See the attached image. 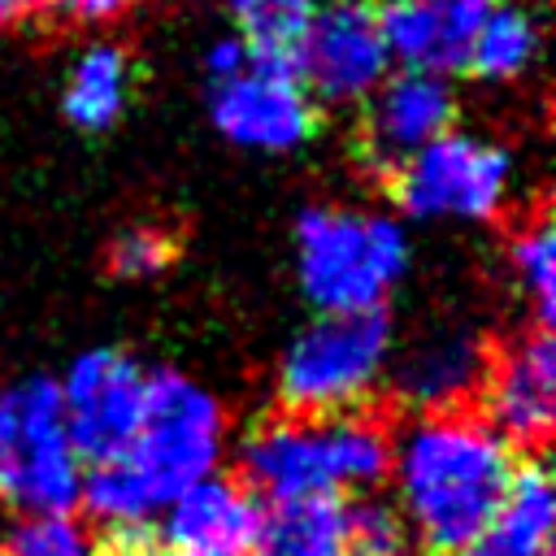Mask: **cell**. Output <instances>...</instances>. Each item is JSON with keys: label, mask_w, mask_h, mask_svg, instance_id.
<instances>
[{"label": "cell", "mask_w": 556, "mask_h": 556, "mask_svg": "<svg viewBox=\"0 0 556 556\" xmlns=\"http://www.w3.org/2000/svg\"><path fill=\"white\" fill-rule=\"evenodd\" d=\"M52 0H0V30H17L26 22H35Z\"/></svg>", "instance_id": "4316f807"}, {"label": "cell", "mask_w": 556, "mask_h": 556, "mask_svg": "<svg viewBox=\"0 0 556 556\" xmlns=\"http://www.w3.org/2000/svg\"><path fill=\"white\" fill-rule=\"evenodd\" d=\"M317 0H230L235 39L261 65L295 70V52L308 35Z\"/></svg>", "instance_id": "d6986e66"}, {"label": "cell", "mask_w": 556, "mask_h": 556, "mask_svg": "<svg viewBox=\"0 0 556 556\" xmlns=\"http://www.w3.org/2000/svg\"><path fill=\"white\" fill-rule=\"evenodd\" d=\"M408 269V235L369 208L317 204L295 222V274L317 313H369Z\"/></svg>", "instance_id": "277c9868"}, {"label": "cell", "mask_w": 556, "mask_h": 556, "mask_svg": "<svg viewBox=\"0 0 556 556\" xmlns=\"http://www.w3.org/2000/svg\"><path fill=\"white\" fill-rule=\"evenodd\" d=\"M252 556H348V504L330 495L269 504Z\"/></svg>", "instance_id": "e0dca14e"}, {"label": "cell", "mask_w": 556, "mask_h": 556, "mask_svg": "<svg viewBox=\"0 0 556 556\" xmlns=\"http://www.w3.org/2000/svg\"><path fill=\"white\" fill-rule=\"evenodd\" d=\"M243 486L269 504L287 500H339L374 491L391 473V434L365 413L339 417H269L239 452Z\"/></svg>", "instance_id": "3957f363"}, {"label": "cell", "mask_w": 556, "mask_h": 556, "mask_svg": "<svg viewBox=\"0 0 556 556\" xmlns=\"http://www.w3.org/2000/svg\"><path fill=\"white\" fill-rule=\"evenodd\" d=\"M83 491V456L70 443L52 378L0 387V500L22 517L70 513Z\"/></svg>", "instance_id": "8992f818"}, {"label": "cell", "mask_w": 556, "mask_h": 556, "mask_svg": "<svg viewBox=\"0 0 556 556\" xmlns=\"http://www.w3.org/2000/svg\"><path fill=\"white\" fill-rule=\"evenodd\" d=\"M556 526V491L539 460L513 469L486 526L452 556H547Z\"/></svg>", "instance_id": "9a60e30c"}, {"label": "cell", "mask_w": 556, "mask_h": 556, "mask_svg": "<svg viewBox=\"0 0 556 556\" xmlns=\"http://www.w3.org/2000/svg\"><path fill=\"white\" fill-rule=\"evenodd\" d=\"M395 200L421 222H491L513 195V161L500 143L443 130L391 169Z\"/></svg>", "instance_id": "52a82bcc"}, {"label": "cell", "mask_w": 556, "mask_h": 556, "mask_svg": "<svg viewBox=\"0 0 556 556\" xmlns=\"http://www.w3.org/2000/svg\"><path fill=\"white\" fill-rule=\"evenodd\" d=\"M539 43H543L539 22H534L526 9L495 0L491 13H486V22L478 26V35H473V43H469L465 65H469L482 83H513V78H521V74L534 65Z\"/></svg>", "instance_id": "ffe728a7"}, {"label": "cell", "mask_w": 556, "mask_h": 556, "mask_svg": "<svg viewBox=\"0 0 556 556\" xmlns=\"http://www.w3.org/2000/svg\"><path fill=\"white\" fill-rule=\"evenodd\" d=\"M130 96V61L122 48L113 43H91L65 74V91H61V109L78 130H109Z\"/></svg>", "instance_id": "ac0fdd59"}, {"label": "cell", "mask_w": 556, "mask_h": 556, "mask_svg": "<svg viewBox=\"0 0 556 556\" xmlns=\"http://www.w3.org/2000/svg\"><path fill=\"white\" fill-rule=\"evenodd\" d=\"M104 556H169L161 543H148L143 534H117Z\"/></svg>", "instance_id": "83f0119b"}, {"label": "cell", "mask_w": 556, "mask_h": 556, "mask_svg": "<svg viewBox=\"0 0 556 556\" xmlns=\"http://www.w3.org/2000/svg\"><path fill=\"white\" fill-rule=\"evenodd\" d=\"M226 456V413L208 387L178 369L148 374V400L130 443L83 469L78 500L113 534H139L187 486L217 473Z\"/></svg>", "instance_id": "6da1fadb"}, {"label": "cell", "mask_w": 556, "mask_h": 556, "mask_svg": "<svg viewBox=\"0 0 556 556\" xmlns=\"http://www.w3.org/2000/svg\"><path fill=\"white\" fill-rule=\"evenodd\" d=\"M135 0H52V9L74 26H109L117 22Z\"/></svg>", "instance_id": "d4e9b609"}, {"label": "cell", "mask_w": 556, "mask_h": 556, "mask_svg": "<svg viewBox=\"0 0 556 556\" xmlns=\"http://www.w3.org/2000/svg\"><path fill=\"white\" fill-rule=\"evenodd\" d=\"M261 504L243 482L204 478L161 513V547L169 556H252Z\"/></svg>", "instance_id": "4fadbf2b"}, {"label": "cell", "mask_w": 556, "mask_h": 556, "mask_svg": "<svg viewBox=\"0 0 556 556\" xmlns=\"http://www.w3.org/2000/svg\"><path fill=\"white\" fill-rule=\"evenodd\" d=\"M482 374H486V352L469 330H439L395 365L400 395L421 413L456 408L469 391L482 387Z\"/></svg>", "instance_id": "2e32d148"}, {"label": "cell", "mask_w": 556, "mask_h": 556, "mask_svg": "<svg viewBox=\"0 0 556 556\" xmlns=\"http://www.w3.org/2000/svg\"><path fill=\"white\" fill-rule=\"evenodd\" d=\"M208 113L222 139L248 152H295L317 130L308 87L295 78V70L261 61L226 83H213Z\"/></svg>", "instance_id": "30bf717a"}, {"label": "cell", "mask_w": 556, "mask_h": 556, "mask_svg": "<svg viewBox=\"0 0 556 556\" xmlns=\"http://www.w3.org/2000/svg\"><path fill=\"white\" fill-rule=\"evenodd\" d=\"M478 391L486 404L482 421L508 447H543L556 426V348L547 330H526L508 348H500V356H486Z\"/></svg>", "instance_id": "8fae6325"}, {"label": "cell", "mask_w": 556, "mask_h": 556, "mask_svg": "<svg viewBox=\"0 0 556 556\" xmlns=\"http://www.w3.org/2000/svg\"><path fill=\"white\" fill-rule=\"evenodd\" d=\"M0 556H100V547L74 513H39L13 526Z\"/></svg>", "instance_id": "7402d4cb"}, {"label": "cell", "mask_w": 556, "mask_h": 556, "mask_svg": "<svg viewBox=\"0 0 556 556\" xmlns=\"http://www.w3.org/2000/svg\"><path fill=\"white\" fill-rule=\"evenodd\" d=\"M491 4L495 0H391L378 9L387 56L421 74L460 70Z\"/></svg>", "instance_id": "5bb4252c"}, {"label": "cell", "mask_w": 556, "mask_h": 556, "mask_svg": "<svg viewBox=\"0 0 556 556\" xmlns=\"http://www.w3.org/2000/svg\"><path fill=\"white\" fill-rule=\"evenodd\" d=\"M248 65H252V56H248V48H243L235 35H226V39L208 43V52H204V70H208V78H213V83H226V78L243 74Z\"/></svg>", "instance_id": "484cf974"}, {"label": "cell", "mask_w": 556, "mask_h": 556, "mask_svg": "<svg viewBox=\"0 0 556 556\" xmlns=\"http://www.w3.org/2000/svg\"><path fill=\"white\" fill-rule=\"evenodd\" d=\"M508 274L530 295V304L539 313V326H547L552 321V300H556V239H552L547 217H539V222H530L513 235Z\"/></svg>", "instance_id": "44dd1931"}, {"label": "cell", "mask_w": 556, "mask_h": 556, "mask_svg": "<svg viewBox=\"0 0 556 556\" xmlns=\"http://www.w3.org/2000/svg\"><path fill=\"white\" fill-rule=\"evenodd\" d=\"M56 395L74 452L96 465L117 456L139 430L148 369L122 348H91L61 374Z\"/></svg>", "instance_id": "ba28073f"}, {"label": "cell", "mask_w": 556, "mask_h": 556, "mask_svg": "<svg viewBox=\"0 0 556 556\" xmlns=\"http://www.w3.org/2000/svg\"><path fill=\"white\" fill-rule=\"evenodd\" d=\"M391 348L395 334L382 308L321 313L278 356V400L300 417L356 413L391 369Z\"/></svg>", "instance_id": "5b68a950"}, {"label": "cell", "mask_w": 556, "mask_h": 556, "mask_svg": "<svg viewBox=\"0 0 556 556\" xmlns=\"http://www.w3.org/2000/svg\"><path fill=\"white\" fill-rule=\"evenodd\" d=\"M408 526L400 508L382 500H361L348 508V556H404Z\"/></svg>", "instance_id": "603a6c76"}, {"label": "cell", "mask_w": 556, "mask_h": 556, "mask_svg": "<svg viewBox=\"0 0 556 556\" xmlns=\"http://www.w3.org/2000/svg\"><path fill=\"white\" fill-rule=\"evenodd\" d=\"M295 70L313 87V96L330 104H361L391 74V56L378 30V9L365 0H330L317 4L308 35L295 52Z\"/></svg>", "instance_id": "9c48e42d"}, {"label": "cell", "mask_w": 556, "mask_h": 556, "mask_svg": "<svg viewBox=\"0 0 556 556\" xmlns=\"http://www.w3.org/2000/svg\"><path fill=\"white\" fill-rule=\"evenodd\" d=\"M517 460L513 447L469 413H421L391 439V482L400 517L430 552L465 547L495 513Z\"/></svg>", "instance_id": "7a4b0ae2"}, {"label": "cell", "mask_w": 556, "mask_h": 556, "mask_svg": "<svg viewBox=\"0 0 556 556\" xmlns=\"http://www.w3.org/2000/svg\"><path fill=\"white\" fill-rule=\"evenodd\" d=\"M456 117V91L443 74H421V70H400L378 83V91L365 100V135L361 148L369 165L391 174L404 165L417 148L452 130Z\"/></svg>", "instance_id": "7c38bea8"}, {"label": "cell", "mask_w": 556, "mask_h": 556, "mask_svg": "<svg viewBox=\"0 0 556 556\" xmlns=\"http://www.w3.org/2000/svg\"><path fill=\"white\" fill-rule=\"evenodd\" d=\"M174 256V239L161 230V226H126L113 248H109V265L122 274V278H156Z\"/></svg>", "instance_id": "cb8c5ba5"}]
</instances>
